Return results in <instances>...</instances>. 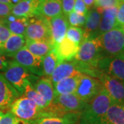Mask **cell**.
Wrapping results in <instances>:
<instances>
[{"mask_svg": "<svg viewBox=\"0 0 124 124\" xmlns=\"http://www.w3.org/2000/svg\"><path fill=\"white\" fill-rule=\"evenodd\" d=\"M113 103L107 92L103 89L87 103L81 113L79 124H94L103 115Z\"/></svg>", "mask_w": 124, "mask_h": 124, "instance_id": "6da1fadb", "label": "cell"}, {"mask_svg": "<svg viewBox=\"0 0 124 124\" xmlns=\"http://www.w3.org/2000/svg\"><path fill=\"white\" fill-rule=\"evenodd\" d=\"M102 58L124 54V29L115 28L97 37Z\"/></svg>", "mask_w": 124, "mask_h": 124, "instance_id": "7a4b0ae2", "label": "cell"}, {"mask_svg": "<svg viewBox=\"0 0 124 124\" xmlns=\"http://www.w3.org/2000/svg\"><path fill=\"white\" fill-rule=\"evenodd\" d=\"M3 75L10 84L22 95L28 85H32L39 78L27 70L15 60L10 61Z\"/></svg>", "mask_w": 124, "mask_h": 124, "instance_id": "3957f363", "label": "cell"}, {"mask_svg": "<svg viewBox=\"0 0 124 124\" xmlns=\"http://www.w3.org/2000/svg\"><path fill=\"white\" fill-rule=\"evenodd\" d=\"M24 37L27 40L52 42L50 19L40 15L29 18Z\"/></svg>", "mask_w": 124, "mask_h": 124, "instance_id": "277c9868", "label": "cell"}, {"mask_svg": "<svg viewBox=\"0 0 124 124\" xmlns=\"http://www.w3.org/2000/svg\"><path fill=\"white\" fill-rule=\"evenodd\" d=\"M103 89L101 80L90 76L81 74L74 94L81 100L88 103Z\"/></svg>", "mask_w": 124, "mask_h": 124, "instance_id": "5b68a950", "label": "cell"}, {"mask_svg": "<svg viewBox=\"0 0 124 124\" xmlns=\"http://www.w3.org/2000/svg\"><path fill=\"white\" fill-rule=\"evenodd\" d=\"M10 112L18 119L30 122L39 118L42 110L31 99L22 96L13 103L10 108Z\"/></svg>", "mask_w": 124, "mask_h": 124, "instance_id": "8992f818", "label": "cell"}, {"mask_svg": "<svg viewBox=\"0 0 124 124\" xmlns=\"http://www.w3.org/2000/svg\"><path fill=\"white\" fill-rule=\"evenodd\" d=\"M102 56L97 37H89L84 39L79 46L76 60L97 67Z\"/></svg>", "mask_w": 124, "mask_h": 124, "instance_id": "52a82bcc", "label": "cell"}, {"mask_svg": "<svg viewBox=\"0 0 124 124\" xmlns=\"http://www.w3.org/2000/svg\"><path fill=\"white\" fill-rule=\"evenodd\" d=\"M13 58L31 74L43 77V58L36 57L24 46Z\"/></svg>", "mask_w": 124, "mask_h": 124, "instance_id": "ba28073f", "label": "cell"}, {"mask_svg": "<svg viewBox=\"0 0 124 124\" xmlns=\"http://www.w3.org/2000/svg\"><path fill=\"white\" fill-rule=\"evenodd\" d=\"M97 68L103 73L124 81V58L123 54L101 58L99 60Z\"/></svg>", "mask_w": 124, "mask_h": 124, "instance_id": "9c48e42d", "label": "cell"}, {"mask_svg": "<svg viewBox=\"0 0 124 124\" xmlns=\"http://www.w3.org/2000/svg\"><path fill=\"white\" fill-rule=\"evenodd\" d=\"M101 80L103 89L108 94L113 103L124 105V81L102 73Z\"/></svg>", "mask_w": 124, "mask_h": 124, "instance_id": "30bf717a", "label": "cell"}, {"mask_svg": "<svg viewBox=\"0 0 124 124\" xmlns=\"http://www.w3.org/2000/svg\"><path fill=\"white\" fill-rule=\"evenodd\" d=\"M20 94L5 78L3 74L0 73V110H7Z\"/></svg>", "mask_w": 124, "mask_h": 124, "instance_id": "8fae6325", "label": "cell"}, {"mask_svg": "<svg viewBox=\"0 0 124 124\" xmlns=\"http://www.w3.org/2000/svg\"><path fill=\"white\" fill-rule=\"evenodd\" d=\"M51 39L54 48L59 44L66 37V31L69 27L67 16L62 14L50 19Z\"/></svg>", "mask_w": 124, "mask_h": 124, "instance_id": "7c38bea8", "label": "cell"}, {"mask_svg": "<svg viewBox=\"0 0 124 124\" xmlns=\"http://www.w3.org/2000/svg\"><path fill=\"white\" fill-rule=\"evenodd\" d=\"M40 0H21L13 8L11 14L19 17L29 18L37 16Z\"/></svg>", "mask_w": 124, "mask_h": 124, "instance_id": "4fadbf2b", "label": "cell"}, {"mask_svg": "<svg viewBox=\"0 0 124 124\" xmlns=\"http://www.w3.org/2000/svg\"><path fill=\"white\" fill-rule=\"evenodd\" d=\"M80 116V112L67 113L62 116H44L31 121L29 124H77Z\"/></svg>", "mask_w": 124, "mask_h": 124, "instance_id": "5bb4252c", "label": "cell"}, {"mask_svg": "<svg viewBox=\"0 0 124 124\" xmlns=\"http://www.w3.org/2000/svg\"><path fill=\"white\" fill-rule=\"evenodd\" d=\"M29 23V19L19 17L10 14L0 19V23L6 27L11 34L23 35Z\"/></svg>", "mask_w": 124, "mask_h": 124, "instance_id": "9a60e30c", "label": "cell"}, {"mask_svg": "<svg viewBox=\"0 0 124 124\" xmlns=\"http://www.w3.org/2000/svg\"><path fill=\"white\" fill-rule=\"evenodd\" d=\"M94 124H124V105L112 103Z\"/></svg>", "mask_w": 124, "mask_h": 124, "instance_id": "2e32d148", "label": "cell"}, {"mask_svg": "<svg viewBox=\"0 0 124 124\" xmlns=\"http://www.w3.org/2000/svg\"><path fill=\"white\" fill-rule=\"evenodd\" d=\"M117 7L118 6H113L104 9L96 8L101 14V19L96 35V37L116 28V17L117 13Z\"/></svg>", "mask_w": 124, "mask_h": 124, "instance_id": "e0dca14e", "label": "cell"}, {"mask_svg": "<svg viewBox=\"0 0 124 124\" xmlns=\"http://www.w3.org/2000/svg\"><path fill=\"white\" fill-rule=\"evenodd\" d=\"M101 19V14L97 9L93 8L89 10L84 28H82L84 31L85 39L89 37H96Z\"/></svg>", "mask_w": 124, "mask_h": 124, "instance_id": "ac0fdd59", "label": "cell"}, {"mask_svg": "<svg viewBox=\"0 0 124 124\" xmlns=\"http://www.w3.org/2000/svg\"><path fill=\"white\" fill-rule=\"evenodd\" d=\"M26 38L23 35L11 34L4 46L0 48V53L7 57H13L25 46Z\"/></svg>", "mask_w": 124, "mask_h": 124, "instance_id": "d6986e66", "label": "cell"}, {"mask_svg": "<svg viewBox=\"0 0 124 124\" xmlns=\"http://www.w3.org/2000/svg\"><path fill=\"white\" fill-rule=\"evenodd\" d=\"M62 14V0H40L37 15L50 19Z\"/></svg>", "mask_w": 124, "mask_h": 124, "instance_id": "ffe728a7", "label": "cell"}, {"mask_svg": "<svg viewBox=\"0 0 124 124\" xmlns=\"http://www.w3.org/2000/svg\"><path fill=\"white\" fill-rule=\"evenodd\" d=\"M79 46L71 41L64 38L62 42L55 48V52L60 62L63 61H70L75 59L77 53Z\"/></svg>", "mask_w": 124, "mask_h": 124, "instance_id": "44dd1931", "label": "cell"}, {"mask_svg": "<svg viewBox=\"0 0 124 124\" xmlns=\"http://www.w3.org/2000/svg\"><path fill=\"white\" fill-rule=\"evenodd\" d=\"M33 88L44 98L48 106L52 103L54 97V88L50 78L43 77H39L32 85Z\"/></svg>", "mask_w": 124, "mask_h": 124, "instance_id": "7402d4cb", "label": "cell"}, {"mask_svg": "<svg viewBox=\"0 0 124 124\" xmlns=\"http://www.w3.org/2000/svg\"><path fill=\"white\" fill-rule=\"evenodd\" d=\"M25 47L29 52L36 57L44 58L54 48V46L50 41H31L26 39Z\"/></svg>", "mask_w": 124, "mask_h": 124, "instance_id": "603a6c76", "label": "cell"}, {"mask_svg": "<svg viewBox=\"0 0 124 124\" xmlns=\"http://www.w3.org/2000/svg\"><path fill=\"white\" fill-rule=\"evenodd\" d=\"M79 75L71 77L61 80L53 85L54 97L62 94H74L75 92Z\"/></svg>", "mask_w": 124, "mask_h": 124, "instance_id": "cb8c5ba5", "label": "cell"}, {"mask_svg": "<svg viewBox=\"0 0 124 124\" xmlns=\"http://www.w3.org/2000/svg\"><path fill=\"white\" fill-rule=\"evenodd\" d=\"M60 61L53 48L43 58V77L50 78Z\"/></svg>", "mask_w": 124, "mask_h": 124, "instance_id": "d4e9b609", "label": "cell"}, {"mask_svg": "<svg viewBox=\"0 0 124 124\" xmlns=\"http://www.w3.org/2000/svg\"><path fill=\"white\" fill-rule=\"evenodd\" d=\"M22 96L31 99L41 110H44L48 106V104L47 103L44 98L40 95L31 84L28 85L26 87Z\"/></svg>", "mask_w": 124, "mask_h": 124, "instance_id": "484cf974", "label": "cell"}, {"mask_svg": "<svg viewBox=\"0 0 124 124\" xmlns=\"http://www.w3.org/2000/svg\"><path fill=\"white\" fill-rule=\"evenodd\" d=\"M65 37L77 45L78 46H79L81 42L85 39L84 31L82 28L71 26H69L68 28Z\"/></svg>", "mask_w": 124, "mask_h": 124, "instance_id": "4316f807", "label": "cell"}, {"mask_svg": "<svg viewBox=\"0 0 124 124\" xmlns=\"http://www.w3.org/2000/svg\"><path fill=\"white\" fill-rule=\"evenodd\" d=\"M67 17H68L69 26L81 28L84 26L85 21H86L87 15H80L72 11L67 16Z\"/></svg>", "mask_w": 124, "mask_h": 124, "instance_id": "83f0119b", "label": "cell"}, {"mask_svg": "<svg viewBox=\"0 0 124 124\" xmlns=\"http://www.w3.org/2000/svg\"><path fill=\"white\" fill-rule=\"evenodd\" d=\"M0 124H29V122L19 119L13 113L8 112L1 117Z\"/></svg>", "mask_w": 124, "mask_h": 124, "instance_id": "f1b7e54d", "label": "cell"}, {"mask_svg": "<svg viewBox=\"0 0 124 124\" xmlns=\"http://www.w3.org/2000/svg\"><path fill=\"white\" fill-rule=\"evenodd\" d=\"M116 28L124 29V1L121 2L117 7L116 17Z\"/></svg>", "mask_w": 124, "mask_h": 124, "instance_id": "f546056e", "label": "cell"}, {"mask_svg": "<svg viewBox=\"0 0 124 124\" xmlns=\"http://www.w3.org/2000/svg\"><path fill=\"white\" fill-rule=\"evenodd\" d=\"M119 4L118 0H95L94 8H107L113 6H118Z\"/></svg>", "mask_w": 124, "mask_h": 124, "instance_id": "4dcf8cb0", "label": "cell"}, {"mask_svg": "<svg viewBox=\"0 0 124 124\" xmlns=\"http://www.w3.org/2000/svg\"><path fill=\"white\" fill-rule=\"evenodd\" d=\"M76 0H62V13L64 15L68 16L73 11Z\"/></svg>", "mask_w": 124, "mask_h": 124, "instance_id": "1f68e13d", "label": "cell"}, {"mask_svg": "<svg viewBox=\"0 0 124 124\" xmlns=\"http://www.w3.org/2000/svg\"><path fill=\"white\" fill-rule=\"evenodd\" d=\"M88 10L89 9L86 6V5L85 4L83 0H76L75 4L74 6V8H73L74 12L80 14V15H86Z\"/></svg>", "mask_w": 124, "mask_h": 124, "instance_id": "d6a6232c", "label": "cell"}, {"mask_svg": "<svg viewBox=\"0 0 124 124\" xmlns=\"http://www.w3.org/2000/svg\"><path fill=\"white\" fill-rule=\"evenodd\" d=\"M10 35L11 32L8 31V29L4 25L0 23V48L4 46L5 42L7 41Z\"/></svg>", "mask_w": 124, "mask_h": 124, "instance_id": "836d02e7", "label": "cell"}, {"mask_svg": "<svg viewBox=\"0 0 124 124\" xmlns=\"http://www.w3.org/2000/svg\"><path fill=\"white\" fill-rule=\"evenodd\" d=\"M13 6V5L11 4L0 3V19L10 15Z\"/></svg>", "mask_w": 124, "mask_h": 124, "instance_id": "e575fe53", "label": "cell"}, {"mask_svg": "<svg viewBox=\"0 0 124 124\" xmlns=\"http://www.w3.org/2000/svg\"><path fill=\"white\" fill-rule=\"evenodd\" d=\"M9 62L6 57L0 53V71L1 72H4L6 68H8Z\"/></svg>", "mask_w": 124, "mask_h": 124, "instance_id": "d590c367", "label": "cell"}, {"mask_svg": "<svg viewBox=\"0 0 124 124\" xmlns=\"http://www.w3.org/2000/svg\"><path fill=\"white\" fill-rule=\"evenodd\" d=\"M83 1L88 9L91 8L94 5V2H95V0H83Z\"/></svg>", "mask_w": 124, "mask_h": 124, "instance_id": "8d00e7d4", "label": "cell"}, {"mask_svg": "<svg viewBox=\"0 0 124 124\" xmlns=\"http://www.w3.org/2000/svg\"><path fill=\"white\" fill-rule=\"evenodd\" d=\"M0 3H4V4H12V0H0Z\"/></svg>", "mask_w": 124, "mask_h": 124, "instance_id": "74e56055", "label": "cell"}, {"mask_svg": "<svg viewBox=\"0 0 124 124\" xmlns=\"http://www.w3.org/2000/svg\"><path fill=\"white\" fill-rule=\"evenodd\" d=\"M4 115V113L2 112V111H1L0 110V119H1V117L2 116V115Z\"/></svg>", "mask_w": 124, "mask_h": 124, "instance_id": "f35d334b", "label": "cell"}, {"mask_svg": "<svg viewBox=\"0 0 124 124\" xmlns=\"http://www.w3.org/2000/svg\"><path fill=\"white\" fill-rule=\"evenodd\" d=\"M124 0H118V1H119V3H121V2H122V1H124Z\"/></svg>", "mask_w": 124, "mask_h": 124, "instance_id": "ab89813d", "label": "cell"}, {"mask_svg": "<svg viewBox=\"0 0 124 124\" xmlns=\"http://www.w3.org/2000/svg\"><path fill=\"white\" fill-rule=\"evenodd\" d=\"M123 57H124V54H123Z\"/></svg>", "mask_w": 124, "mask_h": 124, "instance_id": "60d3db41", "label": "cell"}]
</instances>
